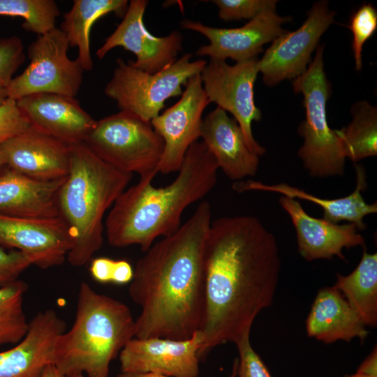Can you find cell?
<instances>
[{
	"instance_id": "obj_1",
	"label": "cell",
	"mask_w": 377,
	"mask_h": 377,
	"mask_svg": "<svg viewBox=\"0 0 377 377\" xmlns=\"http://www.w3.org/2000/svg\"><path fill=\"white\" fill-rule=\"evenodd\" d=\"M281 267L276 239L258 218L240 215L212 221L204 248L199 357L250 336L256 316L273 302Z\"/></svg>"
},
{
	"instance_id": "obj_2",
	"label": "cell",
	"mask_w": 377,
	"mask_h": 377,
	"mask_svg": "<svg viewBox=\"0 0 377 377\" xmlns=\"http://www.w3.org/2000/svg\"><path fill=\"white\" fill-rule=\"evenodd\" d=\"M211 223V205L202 201L177 231L154 243L137 261L128 288L141 309L135 338L186 340L200 329L204 248Z\"/></svg>"
},
{
	"instance_id": "obj_3",
	"label": "cell",
	"mask_w": 377,
	"mask_h": 377,
	"mask_svg": "<svg viewBox=\"0 0 377 377\" xmlns=\"http://www.w3.org/2000/svg\"><path fill=\"white\" fill-rule=\"evenodd\" d=\"M216 161L202 142L187 150L178 175L164 187L141 180L125 189L108 213L105 230L108 242L114 247L138 245L147 251L159 237L181 227L185 209L203 198L217 182Z\"/></svg>"
},
{
	"instance_id": "obj_4",
	"label": "cell",
	"mask_w": 377,
	"mask_h": 377,
	"mask_svg": "<svg viewBox=\"0 0 377 377\" xmlns=\"http://www.w3.org/2000/svg\"><path fill=\"white\" fill-rule=\"evenodd\" d=\"M70 147L68 172L57 191V206L73 239L66 260L82 267L101 248L105 213L126 189L133 174L106 163L83 142Z\"/></svg>"
},
{
	"instance_id": "obj_5",
	"label": "cell",
	"mask_w": 377,
	"mask_h": 377,
	"mask_svg": "<svg viewBox=\"0 0 377 377\" xmlns=\"http://www.w3.org/2000/svg\"><path fill=\"white\" fill-rule=\"evenodd\" d=\"M135 334L127 305L82 281L73 323L57 340L53 365L67 377H108L110 362Z\"/></svg>"
},
{
	"instance_id": "obj_6",
	"label": "cell",
	"mask_w": 377,
	"mask_h": 377,
	"mask_svg": "<svg viewBox=\"0 0 377 377\" xmlns=\"http://www.w3.org/2000/svg\"><path fill=\"white\" fill-rule=\"evenodd\" d=\"M324 45H318L306 71L292 82L294 91L303 96L305 119L297 129L304 143L297 154L312 177L343 175L346 154L341 140L330 128L326 105L331 84L324 71Z\"/></svg>"
},
{
	"instance_id": "obj_7",
	"label": "cell",
	"mask_w": 377,
	"mask_h": 377,
	"mask_svg": "<svg viewBox=\"0 0 377 377\" xmlns=\"http://www.w3.org/2000/svg\"><path fill=\"white\" fill-rule=\"evenodd\" d=\"M83 142L115 169L149 181L158 172L164 149L151 122L124 111L96 121Z\"/></svg>"
},
{
	"instance_id": "obj_8",
	"label": "cell",
	"mask_w": 377,
	"mask_h": 377,
	"mask_svg": "<svg viewBox=\"0 0 377 377\" xmlns=\"http://www.w3.org/2000/svg\"><path fill=\"white\" fill-rule=\"evenodd\" d=\"M191 53H186L154 74L117 59L105 94L117 102L121 111L150 122L160 114L165 101L182 96V86L192 76L200 74L206 66L205 60L191 61Z\"/></svg>"
},
{
	"instance_id": "obj_9",
	"label": "cell",
	"mask_w": 377,
	"mask_h": 377,
	"mask_svg": "<svg viewBox=\"0 0 377 377\" xmlns=\"http://www.w3.org/2000/svg\"><path fill=\"white\" fill-rule=\"evenodd\" d=\"M66 34L58 28L38 36L28 47L30 62L7 87L8 98L17 101L35 94L50 93L75 97L84 70L67 55Z\"/></svg>"
},
{
	"instance_id": "obj_10",
	"label": "cell",
	"mask_w": 377,
	"mask_h": 377,
	"mask_svg": "<svg viewBox=\"0 0 377 377\" xmlns=\"http://www.w3.org/2000/svg\"><path fill=\"white\" fill-rule=\"evenodd\" d=\"M258 59L229 65L225 60L210 59L200 73L202 87L209 103L229 112L243 133L249 149L258 156L266 152L254 138L253 121L262 118L254 101V84L258 71Z\"/></svg>"
},
{
	"instance_id": "obj_11",
	"label": "cell",
	"mask_w": 377,
	"mask_h": 377,
	"mask_svg": "<svg viewBox=\"0 0 377 377\" xmlns=\"http://www.w3.org/2000/svg\"><path fill=\"white\" fill-rule=\"evenodd\" d=\"M334 16L327 1H318L313 3L299 29L287 30L275 38L258 59V71L265 84L273 87L283 80H294L302 75L321 36L334 22Z\"/></svg>"
},
{
	"instance_id": "obj_12",
	"label": "cell",
	"mask_w": 377,
	"mask_h": 377,
	"mask_svg": "<svg viewBox=\"0 0 377 377\" xmlns=\"http://www.w3.org/2000/svg\"><path fill=\"white\" fill-rule=\"evenodd\" d=\"M180 99L150 122L164 142L158 172L178 171L190 146L200 138L202 113L209 103L200 74L190 77Z\"/></svg>"
},
{
	"instance_id": "obj_13",
	"label": "cell",
	"mask_w": 377,
	"mask_h": 377,
	"mask_svg": "<svg viewBox=\"0 0 377 377\" xmlns=\"http://www.w3.org/2000/svg\"><path fill=\"white\" fill-rule=\"evenodd\" d=\"M147 0H131L123 20L96 51L101 59L112 49L121 47L133 53L135 61L128 62L135 68L154 74L173 64L182 50L183 36L178 31L158 37L145 27L143 16L148 5Z\"/></svg>"
},
{
	"instance_id": "obj_14",
	"label": "cell",
	"mask_w": 377,
	"mask_h": 377,
	"mask_svg": "<svg viewBox=\"0 0 377 377\" xmlns=\"http://www.w3.org/2000/svg\"><path fill=\"white\" fill-rule=\"evenodd\" d=\"M73 245L60 218L40 219L0 214V246L24 254L41 269L61 265Z\"/></svg>"
},
{
	"instance_id": "obj_15",
	"label": "cell",
	"mask_w": 377,
	"mask_h": 377,
	"mask_svg": "<svg viewBox=\"0 0 377 377\" xmlns=\"http://www.w3.org/2000/svg\"><path fill=\"white\" fill-rule=\"evenodd\" d=\"M290 20V17H281L276 10H269L238 28H215L187 19L183 20L180 24L182 28L198 32L209 40L208 45L197 50L196 55L225 61L230 58L239 62L257 57L263 51L265 44L272 42L287 31L281 24Z\"/></svg>"
},
{
	"instance_id": "obj_16",
	"label": "cell",
	"mask_w": 377,
	"mask_h": 377,
	"mask_svg": "<svg viewBox=\"0 0 377 377\" xmlns=\"http://www.w3.org/2000/svg\"><path fill=\"white\" fill-rule=\"evenodd\" d=\"M200 331L186 340L161 337L132 339L121 350V373H152L168 377H197Z\"/></svg>"
},
{
	"instance_id": "obj_17",
	"label": "cell",
	"mask_w": 377,
	"mask_h": 377,
	"mask_svg": "<svg viewBox=\"0 0 377 377\" xmlns=\"http://www.w3.org/2000/svg\"><path fill=\"white\" fill-rule=\"evenodd\" d=\"M1 147L6 167L28 177L52 181L68 175L70 145L31 126Z\"/></svg>"
},
{
	"instance_id": "obj_18",
	"label": "cell",
	"mask_w": 377,
	"mask_h": 377,
	"mask_svg": "<svg viewBox=\"0 0 377 377\" xmlns=\"http://www.w3.org/2000/svg\"><path fill=\"white\" fill-rule=\"evenodd\" d=\"M16 102L31 127L68 145L84 142L96 121L75 97L40 93Z\"/></svg>"
},
{
	"instance_id": "obj_19",
	"label": "cell",
	"mask_w": 377,
	"mask_h": 377,
	"mask_svg": "<svg viewBox=\"0 0 377 377\" xmlns=\"http://www.w3.org/2000/svg\"><path fill=\"white\" fill-rule=\"evenodd\" d=\"M66 330V322L52 309L38 312L29 322L24 339L0 352V377H39L53 364L58 337Z\"/></svg>"
},
{
	"instance_id": "obj_20",
	"label": "cell",
	"mask_w": 377,
	"mask_h": 377,
	"mask_svg": "<svg viewBox=\"0 0 377 377\" xmlns=\"http://www.w3.org/2000/svg\"><path fill=\"white\" fill-rule=\"evenodd\" d=\"M279 202L292 221L298 251L306 260L332 259L334 256L345 260L342 253L344 248H365L364 238L357 232L354 224L341 225L323 218H314L306 212L296 199L281 196Z\"/></svg>"
},
{
	"instance_id": "obj_21",
	"label": "cell",
	"mask_w": 377,
	"mask_h": 377,
	"mask_svg": "<svg viewBox=\"0 0 377 377\" xmlns=\"http://www.w3.org/2000/svg\"><path fill=\"white\" fill-rule=\"evenodd\" d=\"M200 138L230 179L239 181L257 172L259 156L249 149L237 121L223 109L217 107L203 119Z\"/></svg>"
},
{
	"instance_id": "obj_22",
	"label": "cell",
	"mask_w": 377,
	"mask_h": 377,
	"mask_svg": "<svg viewBox=\"0 0 377 377\" xmlns=\"http://www.w3.org/2000/svg\"><path fill=\"white\" fill-rule=\"evenodd\" d=\"M356 186L348 195L336 199H323L305 191L291 185L280 183L266 184L251 179L245 182H236L232 188L242 193L247 191H270L293 199H302L313 202L320 206L323 211V219L333 223L348 221L354 224L357 230L366 228L364 218L377 212L376 202L368 204L365 202L362 191L367 188L366 172L362 165H355Z\"/></svg>"
},
{
	"instance_id": "obj_23",
	"label": "cell",
	"mask_w": 377,
	"mask_h": 377,
	"mask_svg": "<svg viewBox=\"0 0 377 377\" xmlns=\"http://www.w3.org/2000/svg\"><path fill=\"white\" fill-rule=\"evenodd\" d=\"M64 178L37 180L5 167L0 171V214L40 219L59 217L57 194Z\"/></svg>"
},
{
	"instance_id": "obj_24",
	"label": "cell",
	"mask_w": 377,
	"mask_h": 377,
	"mask_svg": "<svg viewBox=\"0 0 377 377\" xmlns=\"http://www.w3.org/2000/svg\"><path fill=\"white\" fill-rule=\"evenodd\" d=\"M310 337L332 343L337 341H361L368 335L366 325L343 295L334 286L320 289L306 320Z\"/></svg>"
},
{
	"instance_id": "obj_25",
	"label": "cell",
	"mask_w": 377,
	"mask_h": 377,
	"mask_svg": "<svg viewBox=\"0 0 377 377\" xmlns=\"http://www.w3.org/2000/svg\"><path fill=\"white\" fill-rule=\"evenodd\" d=\"M128 2L126 0H75L71 9L64 15L60 29L66 34L70 47H77L76 59L84 71L93 68L89 45L92 25L110 13L124 17Z\"/></svg>"
},
{
	"instance_id": "obj_26",
	"label": "cell",
	"mask_w": 377,
	"mask_h": 377,
	"mask_svg": "<svg viewBox=\"0 0 377 377\" xmlns=\"http://www.w3.org/2000/svg\"><path fill=\"white\" fill-rule=\"evenodd\" d=\"M347 300L366 326L377 325V253L364 250L356 268L349 274H337L333 286Z\"/></svg>"
},
{
	"instance_id": "obj_27",
	"label": "cell",
	"mask_w": 377,
	"mask_h": 377,
	"mask_svg": "<svg viewBox=\"0 0 377 377\" xmlns=\"http://www.w3.org/2000/svg\"><path fill=\"white\" fill-rule=\"evenodd\" d=\"M352 121L335 130L341 140L346 157L353 162L377 155V109L366 101L351 107Z\"/></svg>"
},
{
	"instance_id": "obj_28",
	"label": "cell",
	"mask_w": 377,
	"mask_h": 377,
	"mask_svg": "<svg viewBox=\"0 0 377 377\" xmlns=\"http://www.w3.org/2000/svg\"><path fill=\"white\" fill-rule=\"evenodd\" d=\"M27 290V284L20 279L0 287V347L18 343L28 332L23 306Z\"/></svg>"
},
{
	"instance_id": "obj_29",
	"label": "cell",
	"mask_w": 377,
	"mask_h": 377,
	"mask_svg": "<svg viewBox=\"0 0 377 377\" xmlns=\"http://www.w3.org/2000/svg\"><path fill=\"white\" fill-rule=\"evenodd\" d=\"M59 15L53 0H0V15L22 17L23 29L38 36L54 29Z\"/></svg>"
},
{
	"instance_id": "obj_30",
	"label": "cell",
	"mask_w": 377,
	"mask_h": 377,
	"mask_svg": "<svg viewBox=\"0 0 377 377\" xmlns=\"http://www.w3.org/2000/svg\"><path fill=\"white\" fill-rule=\"evenodd\" d=\"M353 34L352 50L355 68L360 71L362 66V48L364 43L377 29V10L371 3L362 4L350 17L347 25Z\"/></svg>"
},
{
	"instance_id": "obj_31",
	"label": "cell",
	"mask_w": 377,
	"mask_h": 377,
	"mask_svg": "<svg viewBox=\"0 0 377 377\" xmlns=\"http://www.w3.org/2000/svg\"><path fill=\"white\" fill-rule=\"evenodd\" d=\"M219 8V16L224 21L251 20L259 14L276 10V0H213Z\"/></svg>"
},
{
	"instance_id": "obj_32",
	"label": "cell",
	"mask_w": 377,
	"mask_h": 377,
	"mask_svg": "<svg viewBox=\"0 0 377 377\" xmlns=\"http://www.w3.org/2000/svg\"><path fill=\"white\" fill-rule=\"evenodd\" d=\"M24 60V46L19 37L0 38V83L8 87Z\"/></svg>"
},
{
	"instance_id": "obj_33",
	"label": "cell",
	"mask_w": 377,
	"mask_h": 377,
	"mask_svg": "<svg viewBox=\"0 0 377 377\" xmlns=\"http://www.w3.org/2000/svg\"><path fill=\"white\" fill-rule=\"evenodd\" d=\"M31 126L15 100L8 98L0 105V145Z\"/></svg>"
},
{
	"instance_id": "obj_34",
	"label": "cell",
	"mask_w": 377,
	"mask_h": 377,
	"mask_svg": "<svg viewBox=\"0 0 377 377\" xmlns=\"http://www.w3.org/2000/svg\"><path fill=\"white\" fill-rule=\"evenodd\" d=\"M235 345L239 352L238 377H272L260 357L252 348L250 336L242 338Z\"/></svg>"
},
{
	"instance_id": "obj_35",
	"label": "cell",
	"mask_w": 377,
	"mask_h": 377,
	"mask_svg": "<svg viewBox=\"0 0 377 377\" xmlns=\"http://www.w3.org/2000/svg\"><path fill=\"white\" fill-rule=\"evenodd\" d=\"M31 263L22 252L0 246V287L17 281Z\"/></svg>"
},
{
	"instance_id": "obj_36",
	"label": "cell",
	"mask_w": 377,
	"mask_h": 377,
	"mask_svg": "<svg viewBox=\"0 0 377 377\" xmlns=\"http://www.w3.org/2000/svg\"><path fill=\"white\" fill-rule=\"evenodd\" d=\"M114 260L99 257L91 260L89 272L93 279L101 283L111 282Z\"/></svg>"
},
{
	"instance_id": "obj_37",
	"label": "cell",
	"mask_w": 377,
	"mask_h": 377,
	"mask_svg": "<svg viewBox=\"0 0 377 377\" xmlns=\"http://www.w3.org/2000/svg\"><path fill=\"white\" fill-rule=\"evenodd\" d=\"M133 273L134 269L127 260H114L111 282L119 285L128 283L133 279Z\"/></svg>"
},
{
	"instance_id": "obj_38",
	"label": "cell",
	"mask_w": 377,
	"mask_h": 377,
	"mask_svg": "<svg viewBox=\"0 0 377 377\" xmlns=\"http://www.w3.org/2000/svg\"><path fill=\"white\" fill-rule=\"evenodd\" d=\"M356 373L365 376L377 377L376 346H375L372 352L361 364Z\"/></svg>"
},
{
	"instance_id": "obj_39",
	"label": "cell",
	"mask_w": 377,
	"mask_h": 377,
	"mask_svg": "<svg viewBox=\"0 0 377 377\" xmlns=\"http://www.w3.org/2000/svg\"><path fill=\"white\" fill-rule=\"evenodd\" d=\"M238 366V358L235 360L232 373L230 377H236ZM117 377H168L165 376L152 373H120Z\"/></svg>"
},
{
	"instance_id": "obj_40",
	"label": "cell",
	"mask_w": 377,
	"mask_h": 377,
	"mask_svg": "<svg viewBox=\"0 0 377 377\" xmlns=\"http://www.w3.org/2000/svg\"><path fill=\"white\" fill-rule=\"evenodd\" d=\"M39 377H67L62 374L53 364L47 366Z\"/></svg>"
},
{
	"instance_id": "obj_41",
	"label": "cell",
	"mask_w": 377,
	"mask_h": 377,
	"mask_svg": "<svg viewBox=\"0 0 377 377\" xmlns=\"http://www.w3.org/2000/svg\"><path fill=\"white\" fill-rule=\"evenodd\" d=\"M8 98L7 87L0 83V105Z\"/></svg>"
},
{
	"instance_id": "obj_42",
	"label": "cell",
	"mask_w": 377,
	"mask_h": 377,
	"mask_svg": "<svg viewBox=\"0 0 377 377\" xmlns=\"http://www.w3.org/2000/svg\"><path fill=\"white\" fill-rule=\"evenodd\" d=\"M6 167L5 158L3 150L0 145V171H1Z\"/></svg>"
},
{
	"instance_id": "obj_43",
	"label": "cell",
	"mask_w": 377,
	"mask_h": 377,
	"mask_svg": "<svg viewBox=\"0 0 377 377\" xmlns=\"http://www.w3.org/2000/svg\"><path fill=\"white\" fill-rule=\"evenodd\" d=\"M343 377H373V376H365V375H362V374L355 373V374H352V375L344 376Z\"/></svg>"
},
{
	"instance_id": "obj_44",
	"label": "cell",
	"mask_w": 377,
	"mask_h": 377,
	"mask_svg": "<svg viewBox=\"0 0 377 377\" xmlns=\"http://www.w3.org/2000/svg\"><path fill=\"white\" fill-rule=\"evenodd\" d=\"M71 377H84L83 374H75V375H73Z\"/></svg>"
}]
</instances>
